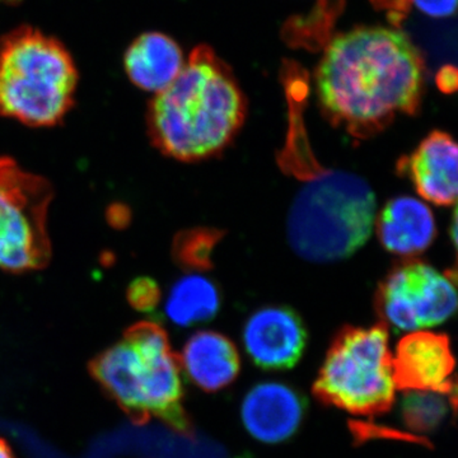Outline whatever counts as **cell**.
I'll return each instance as SVG.
<instances>
[{
	"label": "cell",
	"mask_w": 458,
	"mask_h": 458,
	"mask_svg": "<svg viewBox=\"0 0 458 458\" xmlns=\"http://www.w3.org/2000/svg\"><path fill=\"white\" fill-rule=\"evenodd\" d=\"M448 397L454 399L443 394L408 391L401 405L403 423L417 432H432L447 418L450 411Z\"/></svg>",
	"instance_id": "17"
},
{
	"label": "cell",
	"mask_w": 458,
	"mask_h": 458,
	"mask_svg": "<svg viewBox=\"0 0 458 458\" xmlns=\"http://www.w3.org/2000/svg\"><path fill=\"white\" fill-rule=\"evenodd\" d=\"M51 199L47 180L0 157V270L21 274L49 264Z\"/></svg>",
	"instance_id": "7"
},
{
	"label": "cell",
	"mask_w": 458,
	"mask_h": 458,
	"mask_svg": "<svg viewBox=\"0 0 458 458\" xmlns=\"http://www.w3.org/2000/svg\"><path fill=\"white\" fill-rule=\"evenodd\" d=\"M179 358L155 322H140L90 363L96 381L137 423L159 418L179 432L189 429Z\"/></svg>",
	"instance_id": "4"
},
{
	"label": "cell",
	"mask_w": 458,
	"mask_h": 458,
	"mask_svg": "<svg viewBox=\"0 0 458 458\" xmlns=\"http://www.w3.org/2000/svg\"><path fill=\"white\" fill-rule=\"evenodd\" d=\"M457 156L456 143L450 135L434 131L400 162L399 171L408 174L424 200L448 207L457 199Z\"/></svg>",
	"instance_id": "12"
},
{
	"label": "cell",
	"mask_w": 458,
	"mask_h": 458,
	"mask_svg": "<svg viewBox=\"0 0 458 458\" xmlns=\"http://www.w3.org/2000/svg\"><path fill=\"white\" fill-rule=\"evenodd\" d=\"M456 309L452 276L417 260L394 267L377 293L382 324L406 333L441 325Z\"/></svg>",
	"instance_id": "8"
},
{
	"label": "cell",
	"mask_w": 458,
	"mask_h": 458,
	"mask_svg": "<svg viewBox=\"0 0 458 458\" xmlns=\"http://www.w3.org/2000/svg\"><path fill=\"white\" fill-rule=\"evenodd\" d=\"M221 307V297L213 282L203 276H183L172 286L165 302V315L177 327L209 321Z\"/></svg>",
	"instance_id": "16"
},
{
	"label": "cell",
	"mask_w": 458,
	"mask_h": 458,
	"mask_svg": "<svg viewBox=\"0 0 458 458\" xmlns=\"http://www.w3.org/2000/svg\"><path fill=\"white\" fill-rule=\"evenodd\" d=\"M377 234L391 254H420L436 238L432 209L420 199L394 198L385 205L377 219Z\"/></svg>",
	"instance_id": "13"
},
{
	"label": "cell",
	"mask_w": 458,
	"mask_h": 458,
	"mask_svg": "<svg viewBox=\"0 0 458 458\" xmlns=\"http://www.w3.org/2000/svg\"><path fill=\"white\" fill-rule=\"evenodd\" d=\"M307 333L302 319L288 307H265L246 321L243 344L256 366L289 369L302 358Z\"/></svg>",
	"instance_id": "10"
},
{
	"label": "cell",
	"mask_w": 458,
	"mask_h": 458,
	"mask_svg": "<svg viewBox=\"0 0 458 458\" xmlns=\"http://www.w3.org/2000/svg\"><path fill=\"white\" fill-rule=\"evenodd\" d=\"M245 113L242 90L227 66L212 50L199 47L179 77L153 98L148 129L165 156L200 161L227 147Z\"/></svg>",
	"instance_id": "3"
},
{
	"label": "cell",
	"mask_w": 458,
	"mask_h": 458,
	"mask_svg": "<svg viewBox=\"0 0 458 458\" xmlns=\"http://www.w3.org/2000/svg\"><path fill=\"white\" fill-rule=\"evenodd\" d=\"M237 458H251V457L241 456V457H237Z\"/></svg>",
	"instance_id": "23"
},
{
	"label": "cell",
	"mask_w": 458,
	"mask_h": 458,
	"mask_svg": "<svg viewBox=\"0 0 458 458\" xmlns=\"http://www.w3.org/2000/svg\"><path fill=\"white\" fill-rule=\"evenodd\" d=\"M179 360L189 378L207 393L228 387L241 369L236 346L216 331H199L190 337Z\"/></svg>",
	"instance_id": "14"
},
{
	"label": "cell",
	"mask_w": 458,
	"mask_h": 458,
	"mask_svg": "<svg viewBox=\"0 0 458 458\" xmlns=\"http://www.w3.org/2000/svg\"><path fill=\"white\" fill-rule=\"evenodd\" d=\"M78 71L53 36L21 26L0 38V114L33 126L62 122L74 105Z\"/></svg>",
	"instance_id": "5"
},
{
	"label": "cell",
	"mask_w": 458,
	"mask_h": 458,
	"mask_svg": "<svg viewBox=\"0 0 458 458\" xmlns=\"http://www.w3.org/2000/svg\"><path fill=\"white\" fill-rule=\"evenodd\" d=\"M396 388L454 396V357L450 339L420 330L403 336L393 355Z\"/></svg>",
	"instance_id": "9"
},
{
	"label": "cell",
	"mask_w": 458,
	"mask_h": 458,
	"mask_svg": "<svg viewBox=\"0 0 458 458\" xmlns=\"http://www.w3.org/2000/svg\"><path fill=\"white\" fill-rule=\"evenodd\" d=\"M0 458H16L11 445L3 438H0Z\"/></svg>",
	"instance_id": "21"
},
{
	"label": "cell",
	"mask_w": 458,
	"mask_h": 458,
	"mask_svg": "<svg viewBox=\"0 0 458 458\" xmlns=\"http://www.w3.org/2000/svg\"><path fill=\"white\" fill-rule=\"evenodd\" d=\"M306 403L297 391L280 382H264L247 393L241 419L256 441L276 445L300 429Z\"/></svg>",
	"instance_id": "11"
},
{
	"label": "cell",
	"mask_w": 458,
	"mask_h": 458,
	"mask_svg": "<svg viewBox=\"0 0 458 458\" xmlns=\"http://www.w3.org/2000/svg\"><path fill=\"white\" fill-rule=\"evenodd\" d=\"M424 75L423 57L406 33L357 27L328 42L316 69V92L334 125L367 140L396 114L417 113Z\"/></svg>",
	"instance_id": "1"
},
{
	"label": "cell",
	"mask_w": 458,
	"mask_h": 458,
	"mask_svg": "<svg viewBox=\"0 0 458 458\" xmlns=\"http://www.w3.org/2000/svg\"><path fill=\"white\" fill-rule=\"evenodd\" d=\"M313 393L327 405L373 417L393 406L396 384L387 327H345L331 344Z\"/></svg>",
	"instance_id": "6"
},
{
	"label": "cell",
	"mask_w": 458,
	"mask_h": 458,
	"mask_svg": "<svg viewBox=\"0 0 458 458\" xmlns=\"http://www.w3.org/2000/svg\"><path fill=\"white\" fill-rule=\"evenodd\" d=\"M279 164L303 181L286 218L295 254L315 264H330L366 245L376 222L375 192L363 177L318 164L301 114L291 116Z\"/></svg>",
	"instance_id": "2"
},
{
	"label": "cell",
	"mask_w": 458,
	"mask_h": 458,
	"mask_svg": "<svg viewBox=\"0 0 458 458\" xmlns=\"http://www.w3.org/2000/svg\"><path fill=\"white\" fill-rule=\"evenodd\" d=\"M214 234L207 232H191L183 234L176 243V255L183 265L204 267L209 264L210 250L214 245Z\"/></svg>",
	"instance_id": "18"
},
{
	"label": "cell",
	"mask_w": 458,
	"mask_h": 458,
	"mask_svg": "<svg viewBox=\"0 0 458 458\" xmlns=\"http://www.w3.org/2000/svg\"><path fill=\"white\" fill-rule=\"evenodd\" d=\"M129 302L140 311H150L158 303L161 293L158 285L149 278L135 280L128 291Z\"/></svg>",
	"instance_id": "19"
},
{
	"label": "cell",
	"mask_w": 458,
	"mask_h": 458,
	"mask_svg": "<svg viewBox=\"0 0 458 458\" xmlns=\"http://www.w3.org/2000/svg\"><path fill=\"white\" fill-rule=\"evenodd\" d=\"M185 64L179 44L161 32L143 33L123 55V68L131 82L156 95L179 77Z\"/></svg>",
	"instance_id": "15"
},
{
	"label": "cell",
	"mask_w": 458,
	"mask_h": 458,
	"mask_svg": "<svg viewBox=\"0 0 458 458\" xmlns=\"http://www.w3.org/2000/svg\"><path fill=\"white\" fill-rule=\"evenodd\" d=\"M410 3L420 13L434 20H445L456 13L457 0H410Z\"/></svg>",
	"instance_id": "20"
},
{
	"label": "cell",
	"mask_w": 458,
	"mask_h": 458,
	"mask_svg": "<svg viewBox=\"0 0 458 458\" xmlns=\"http://www.w3.org/2000/svg\"><path fill=\"white\" fill-rule=\"evenodd\" d=\"M2 2L9 3V4H13V3L20 2V0H0V3Z\"/></svg>",
	"instance_id": "22"
}]
</instances>
